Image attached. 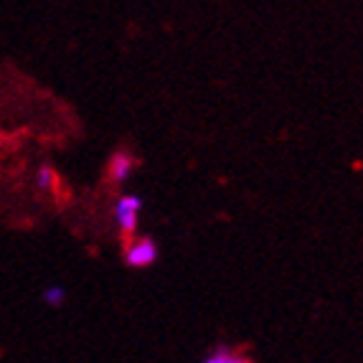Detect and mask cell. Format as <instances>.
Listing matches in <instances>:
<instances>
[{
  "instance_id": "obj_5",
  "label": "cell",
  "mask_w": 363,
  "mask_h": 363,
  "mask_svg": "<svg viewBox=\"0 0 363 363\" xmlns=\"http://www.w3.org/2000/svg\"><path fill=\"white\" fill-rule=\"evenodd\" d=\"M208 363H234V361H242L239 356H234V351L231 348H226V345H221L216 353H211V356L206 358Z\"/></svg>"
},
{
  "instance_id": "obj_1",
  "label": "cell",
  "mask_w": 363,
  "mask_h": 363,
  "mask_svg": "<svg viewBox=\"0 0 363 363\" xmlns=\"http://www.w3.org/2000/svg\"><path fill=\"white\" fill-rule=\"evenodd\" d=\"M140 208H143V199L140 196H122L120 203H117V221H120L122 229V244H130L135 239Z\"/></svg>"
},
{
  "instance_id": "obj_4",
  "label": "cell",
  "mask_w": 363,
  "mask_h": 363,
  "mask_svg": "<svg viewBox=\"0 0 363 363\" xmlns=\"http://www.w3.org/2000/svg\"><path fill=\"white\" fill-rule=\"evenodd\" d=\"M49 191L54 194V199H56V203H59V206H67L69 201H72V191H69V186L64 183V178H61L59 173H56L54 181H51Z\"/></svg>"
},
{
  "instance_id": "obj_2",
  "label": "cell",
  "mask_w": 363,
  "mask_h": 363,
  "mask_svg": "<svg viewBox=\"0 0 363 363\" xmlns=\"http://www.w3.org/2000/svg\"><path fill=\"white\" fill-rule=\"evenodd\" d=\"M157 259V247L152 239H133L130 244H125V262L135 269H143V267L155 264Z\"/></svg>"
},
{
  "instance_id": "obj_6",
  "label": "cell",
  "mask_w": 363,
  "mask_h": 363,
  "mask_svg": "<svg viewBox=\"0 0 363 363\" xmlns=\"http://www.w3.org/2000/svg\"><path fill=\"white\" fill-rule=\"evenodd\" d=\"M43 300H46L51 308H59V305L67 300V292L61 290V287H46V292H43Z\"/></svg>"
},
{
  "instance_id": "obj_3",
  "label": "cell",
  "mask_w": 363,
  "mask_h": 363,
  "mask_svg": "<svg viewBox=\"0 0 363 363\" xmlns=\"http://www.w3.org/2000/svg\"><path fill=\"white\" fill-rule=\"evenodd\" d=\"M133 165H135L133 152L130 150H115L107 160V181L112 183V186L128 181V176L133 173Z\"/></svg>"
}]
</instances>
